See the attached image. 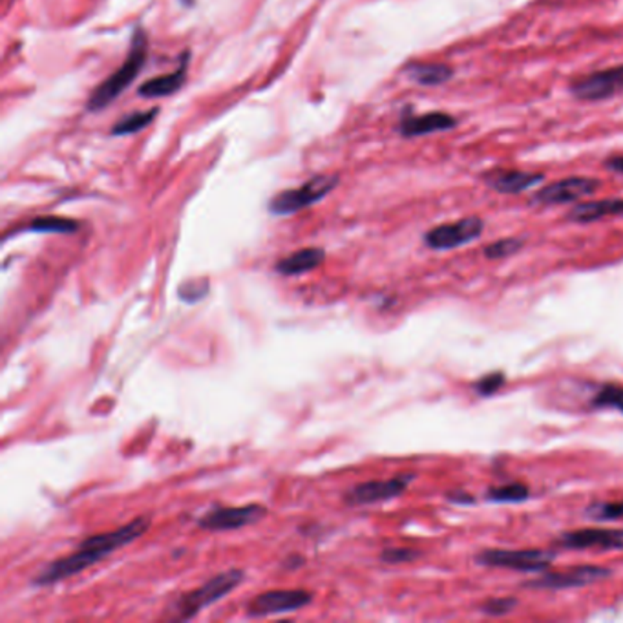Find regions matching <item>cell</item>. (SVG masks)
Listing matches in <instances>:
<instances>
[{"label": "cell", "mask_w": 623, "mask_h": 623, "mask_svg": "<svg viewBox=\"0 0 623 623\" xmlns=\"http://www.w3.org/2000/svg\"><path fill=\"white\" fill-rule=\"evenodd\" d=\"M589 514L601 521H612L623 518V503H598L589 508Z\"/></svg>", "instance_id": "obj_26"}, {"label": "cell", "mask_w": 623, "mask_h": 623, "mask_svg": "<svg viewBox=\"0 0 623 623\" xmlns=\"http://www.w3.org/2000/svg\"><path fill=\"white\" fill-rule=\"evenodd\" d=\"M571 92L582 101H603L623 92V65L573 81Z\"/></svg>", "instance_id": "obj_10"}, {"label": "cell", "mask_w": 623, "mask_h": 623, "mask_svg": "<svg viewBox=\"0 0 623 623\" xmlns=\"http://www.w3.org/2000/svg\"><path fill=\"white\" fill-rule=\"evenodd\" d=\"M313 601V592L306 589H278L260 592L247 603V616L265 618L300 610Z\"/></svg>", "instance_id": "obj_8"}, {"label": "cell", "mask_w": 623, "mask_h": 623, "mask_svg": "<svg viewBox=\"0 0 623 623\" xmlns=\"http://www.w3.org/2000/svg\"><path fill=\"white\" fill-rule=\"evenodd\" d=\"M325 258V251L320 247H307L300 249L280 262L274 263V271L281 276H298L304 272H309L316 269Z\"/></svg>", "instance_id": "obj_17"}, {"label": "cell", "mask_w": 623, "mask_h": 623, "mask_svg": "<svg viewBox=\"0 0 623 623\" xmlns=\"http://www.w3.org/2000/svg\"><path fill=\"white\" fill-rule=\"evenodd\" d=\"M485 223L477 216L463 218L453 223H442L433 227L424 235V244L433 251H449L467 245L483 235Z\"/></svg>", "instance_id": "obj_7"}, {"label": "cell", "mask_w": 623, "mask_h": 623, "mask_svg": "<svg viewBox=\"0 0 623 623\" xmlns=\"http://www.w3.org/2000/svg\"><path fill=\"white\" fill-rule=\"evenodd\" d=\"M458 125H459L458 120L449 116V113L428 111V113H423V116L403 120L399 125V132L405 138H417V136H428L435 132H446V130L456 129Z\"/></svg>", "instance_id": "obj_14"}, {"label": "cell", "mask_w": 623, "mask_h": 623, "mask_svg": "<svg viewBox=\"0 0 623 623\" xmlns=\"http://www.w3.org/2000/svg\"><path fill=\"white\" fill-rule=\"evenodd\" d=\"M207 293H209V280H203V278L185 281V283H182V288H180V298L189 302V304L201 300L203 297H207Z\"/></svg>", "instance_id": "obj_25"}, {"label": "cell", "mask_w": 623, "mask_h": 623, "mask_svg": "<svg viewBox=\"0 0 623 623\" xmlns=\"http://www.w3.org/2000/svg\"><path fill=\"white\" fill-rule=\"evenodd\" d=\"M147 51H148V46H147V37L141 30L136 31L134 39H132V48L127 55V59L125 63L121 65L120 70L113 72L104 83H101L95 92L92 93V97L88 99V110L92 111H97V110H102L106 108L113 99L120 97L127 88L129 85L139 76L141 68L145 67L147 63Z\"/></svg>", "instance_id": "obj_2"}, {"label": "cell", "mask_w": 623, "mask_h": 623, "mask_svg": "<svg viewBox=\"0 0 623 623\" xmlns=\"http://www.w3.org/2000/svg\"><path fill=\"white\" fill-rule=\"evenodd\" d=\"M605 168L612 170V173L623 174V156H612V157L605 159Z\"/></svg>", "instance_id": "obj_30"}, {"label": "cell", "mask_w": 623, "mask_h": 623, "mask_svg": "<svg viewBox=\"0 0 623 623\" xmlns=\"http://www.w3.org/2000/svg\"><path fill=\"white\" fill-rule=\"evenodd\" d=\"M408 74L419 85L437 86L449 81L453 70L442 63H414L408 67Z\"/></svg>", "instance_id": "obj_19"}, {"label": "cell", "mask_w": 623, "mask_h": 623, "mask_svg": "<svg viewBox=\"0 0 623 623\" xmlns=\"http://www.w3.org/2000/svg\"><path fill=\"white\" fill-rule=\"evenodd\" d=\"M543 178V174L523 173V170H495L485 176V182L499 194H520L539 185Z\"/></svg>", "instance_id": "obj_15"}, {"label": "cell", "mask_w": 623, "mask_h": 623, "mask_svg": "<svg viewBox=\"0 0 623 623\" xmlns=\"http://www.w3.org/2000/svg\"><path fill=\"white\" fill-rule=\"evenodd\" d=\"M336 176H316L298 189H291L274 196L269 203V210L276 216L295 214L325 198L336 187Z\"/></svg>", "instance_id": "obj_4"}, {"label": "cell", "mask_w": 623, "mask_h": 623, "mask_svg": "<svg viewBox=\"0 0 623 623\" xmlns=\"http://www.w3.org/2000/svg\"><path fill=\"white\" fill-rule=\"evenodd\" d=\"M521 247H523V240H520V238H504V240H497L492 245H488L485 249V256L488 260H501V258L516 254Z\"/></svg>", "instance_id": "obj_24"}, {"label": "cell", "mask_w": 623, "mask_h": 623, "mask_svg": "<svg viewBox=\"0 0 623 623\" xmlns=\"http://www.w3.org/2000/svg\"><path fill=\"white\" fill-rule=\"evenodd\" d=\"M148 529H150V518L139 516L116 530L88 536L77 545V548L72 554L48 563L44 569L31 580V583L35 587H48L53 583L65 582L70 576H76L90 569L92 565L104 559L111 552H116L118 548L139 539Z\"/></svg>", "instance_id": "obj_1"}, {"label": "cell", "mask_w": 623, "mask_h": 623, "mask_svg": "<svg viewBox=\"0 0 623 623\" xmlns=\"http://www.w3.org/2000/svg\"><path fill=\"white\" fill-rule=\"evenodd\" d=\"M557 545L571 550H623V530L580 529L563 534Z\"/></svg>", "instance_id": "obj_13"}, {"label": "cell", "mask_w": 623, "mask_h": 623, "mask_svg": "<svg viewBox=\"0 0 623 623\" xmlns=\"http://www.w3.org/2000/svg\"><path fill=\"white\" fill-rule=\"evenodd\" d=\"M516 605H518L516 598H494V600L485 601L479 607V610L488 614V616H503V614L512 610Z\"/></svg>", "instance_id": "obj_27"}, {"label": "cell", "mask_w": 623, "mask_h": 623, "mask_svg": "<svg viewBox=\"0 0 623 623\" xmlns=\"http://www.w3.org/2000/svg\"><path fill=\"white\" fill-rule=\"evenodd\" d=\"M623 214V198H609V200H596L576 205L566 219L574 223H592L600 221L603 218L610 216H621Z\"/></svg>", "instance_id": "obj_16"}, {"label": "cell", "mask_w": 623, "mask_h": 623, "mask_svg": "<svg viewBox=\"0 0 623 623\" xmlns=\"http://www.w3.org/2000/svg\"><path fill=\"white\" fill-rule=\"evenodd\" d=\"M414 479H415L414 474H403L386 481H366V483L355 485L344 494V503L348 506H368V504L389 501L393 497L403 495Z\"/></svg>", "instance_id": "obj_9"}, {"label": "cell", "mask_w": 623, "mask_h": 623, "mask_svg": "<svg viewBox=\"0 0 623 623\" xmlns=\"http://www.w3.org/2000/svg\"><path fill=\"white\" fill-rule=\"evenodd\" d=\"M592 406L596 408H612L623 414V386L607 384L603 386L592 399Z\"/></svg>", "instance_id": "obj_23"}, {"label": "cell", "mask_w": 623, "mask_h": 623, "mask_svg": "<svg viewBox=\"0 0 623 623\" xmlns=\"http://www.w3.org/2000/svg\"><path fill=\"white\" fill-rule=\"evenodd\" d=\"M504 382V375L503 373H490L485 375L481 380H477L476 384V391L479 395H494Z\"/></svg>", "instance_id": "obj_29"}, {"label": "cell", "mask_w": 623, "mask_h": 623, "mask_svg": "<svg viewBox=\"0 0 623 623\" xmlns=\"http://www.w3.org/2000/svg\"><path fill=\"white\" fill-rule=\"evenodd\" d=\"M421 556V552L414 550V548H386L380 554V559L387 565H399V563H410L414 559H417Z\"/></svg>", "instance_id": "obj_28"}, {"label": "cell", "mask_w": 623, "mask_h": 623, "mask_svg": "<svg viewBox=\"0 0 623 623\" xmlns=\"http://www.w3.org/2000/svg\"><path fill=\"white\" fill-rule=\"evenodd\" d=\"M556 554L547 550H483L477 556V563L485 566H495V569H510L521 573H538L545 571L554 561Z\"/></svg>", "instance_id": "obj_6"}, {"label": "cell", "mask_w": 623, "mask_h": 623, "mask_svg": "<svg viewBox=\"0 0 623 623\" xmlns=\"http://www.w3.org/2000/svg\"><path fill=\"white\" fill-rule=\"evenodd\" d=\"M267 516V508L260 503L244 506H214L198 520V527L210 532L238 530L247 525H254Z\"/></svg>", "instance_id": "obj_5"}, {"label": "cell", "mask_w": 623, "mask_h": 623, "mask_svg": "<svg viewBox=\"0 0 623 623\" xmlns=\"http://www.w3.org/2000/svg\"><path fill=\"white\" fill-rule=\"evenodd\" d=\"M157 108H150V110H143V111H134L125 116L118 125H113L111 134L113 136H129V134H136L139 130H143L147 125H150L156 118Z\"/></svg>", "instance_id": "obj_21"}, {"label": "cell", "mask_w": 623, "mask_h": 623, "mask_svg": "<svg viewBox=\"0 0 623 623\" xmlns=\"http://www.w3.org/2000/svg\"><path fill=\"white\" fill-rule=\"evenodd\" d=\"M530 492L523 483H510V485H501L494 486L488 490V499L495 503H521L529 499Z\"/></svg>", "instance_id": "obj_22"}, {"label": "cell", "mask_w": 623, "mask_h": 623, "mask_svg": "<svg viewBox=\"0 0 623 623\" xmlns=\"http://www.w3.org/2000/svg\"><path fill=\"white\" fill-rule=\"evenodd\" d=\"M612 573L605 566H596V565H582L574 566L569 571H559L547 574L536 582L527 583V587L532 589H550V591H561V589H571V587H585L596 582H601L609 578Z\"/></svg>", "instance_id": "obj_11"}, {"label": "cell", "mask_w": 623, "mask_h": 623, "mask_svg": "<svg viewBox=\"0 0 623 623\" xmlns=\"http://www.w3.org/2000/svg\"><path fill=\"white\" fill-rule=\"evenodd\" d=\"M185 70H187V61L182 63V67L173 72V74H166V76H159V77H154L147 83H143L139 86V95L143 97H166V95H173L174 92H178L183 83H185Z\"/></svg>", "instance_id": "obj_18"}, {"label": "cell", "mask_w": 623, "mask_h": 623, "mask_svg": "<svg viewBox=\"0 0 623 623\" xmlns=\"http://www.w3.org/2000/svg\"><path fill=\"white\" fill-rule=\"evenodd\" d=\"M244 580H245V573L242 569H229V571L216 574L214 578H210L201 587L182 594L174 601V605L170 607V610L174 612L173 618L182 619V621L194 618L203 609L223 600L227 594L233 592L236 587H240Z\"/></svg>", "instance_id": "obj_3"}, {"label": "cell", "mask_w": 623, "mask_h": 623, "mask_svg": "<svg viewBox=\"0 0 623 623\" xmlns=\"http://www.w3.org/2000/svg\"><path fill=\"white\" fill-rule=\"evenodd\" d=\"M451 501H456V503H472V497L465 495V494H456V495H449Z\"/></svg>", "instance_id": "obj_31"}, {"label": "cell", "mask_w": 623, "mask_h": 623, "mask_svg": "<svg viewBox=\"0 0 623 623\" xmlns=\"http://www.w3.org/2000/svg\"><path fill=\"white\" fill-rule=\"evenodd\" d=\"M600 182L592 178H566L556 183H550L548 187L541 189L534 194L532 203L536 205H561L571 203L576 200H582L585 196H591L600 189Z\"/></svg>", "instance_id": "obj_12"}, {"label": "cell", "mask_w": 623, "mask_h": 623, "mask_svg": "<svg viewBox=\"0 0 623 623\" xmlns=\"http://www.w3.org/2000/svg\"><path fill=\"white\" fill-rule=\"evenodd\" d=\"M28 231L46 233V235H74L79 231V223L70 218L42 216V218H35L28 225Z\"/></svg>", "instance_id": "obj_20"}]
</instances>
